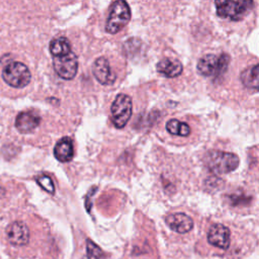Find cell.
I'll list each match as a JSON object with an SVG mask.
<instances>
[{
    "label": "cell",
    "instance_id": "1",
    "mask_svg": "<svg viewBox=\"0 0 259 259\" xmlns=\"http://www.w3.org/2000/svg\"><path fill=\"white\" fill-rule=\"evenodd\" d=\"M206 168L214 174H226L237 169L240 160L239 157L230 152L209 151L204 159Z\"/></svg>",
    "mask_w": 259,
    "mask_h": 259
},
{
    "label": "cell",
    "instance_id": "2",
    "mask_svg": "<svg viewBox=\"0 0 259 259\" xmlns=\"http://www.w3.org/2000/svg\"><path fill=\"white\" fill-rule=\"evenodd\" d=\"M217 14L224 19L238 21L246 16L253 0H214Z\"/></svg>",
    "mask_w": 259,
    "mask_h": 259
},
{
    "label": "cell",
    "instance_id": "3",
    "mask_svg": "<svg viewBox=\"0 0 259 259\" xmlns=\"http://www.w3.org/2000/svg\"><path fill=\"white\" fill-rule=\"evenodd\" d=\"M233 232L223 223H212L205 232V242L208 246L220 251H229L232 248Z\"/></svg>",
    "mask_w": 259,
    "mask_h": 259
},
{
    "label": "cell",
    "instance_id": "4",
    "mask_svg": "<svg viewBox=\"0 0 259 259\" xmlns=\"http://www.w3.org/2000/svg\"><path fill=\"white\" fill-rule=\"evenodd\" d=\"M229 63L230 57L227 54H208L199 59L197 71L205 77H220L227 71Z\"/></svg>",
    "mask_w": 259,
    "mask_h": 259
},
{
    "label": "cell",
    "instance_id": "5",
    "mask_svg": "<svg viewBox=\"0 0 259 259\" xmlns=\"http://www.w3.org/2000/svg\"><path fill=\"white\" fill-rule=\"evenodd\" d=\"M131 20V9L124 0H116L110 7L105 30L110 34L120 31Z\"/></svg>",
    "mask_w": 259,
    "mask_h": 259
},
{
    "label": "cell",
    "instance_id": "6",
    "mask_svg": "<svg viewBox=\"0 0 259 259\" xmlns=\"http://www.w3.org/2000/svg\"><path fill=\"white\" fill-rule=\"evenodd\" d=\"M2 78L11 87L22 88L28 85L31 80V74L27 66L20 62L8 63L3 71Z\"/></svg>",
    "mask_w": 259,
    "mask_h": 259
},
{
    "label": "cell",
    "instance_id": "7",
    "mask_svg": "<svg viewBox=\"0 0 259 259\" xmlns=\"http://www.w3.org/2000/svg\"><path fill=\"white\" fill-rule=\"evenodd\" d=\"M111 121L117 128H122L128 122L133 113V101L132 98L123 93L116 95L111 108Z\"/></svg>",
    "mask_w": 259,
    "mask_h": 259
},
{
    "label": "cell",
    "instance_id": "8",
    "mask_svg": "<svg viewBox=\"0 0 259 259\" xmlns=\"http://www.w3.org/2000/svg\"><path fill=\"white\" fill-rule=\"evenodd\" d=\"M53 66L59 77L65 80H72L78 71V60L73 51H69L54 56Z\"/></svg>",
    "mask_w": 259,
    "mask_h": 259
},
{
    "label": "cell",
    "instance_id": "9",
    "mask_svg": "<svg viewBox=\"0 0 259 259\" xmlns=\"http://www.w3.org/2000/svg\"><path fill=\"white\" fill-rule=\"evenodd\" d=\"M7 240L11 245L23 246L29 241V230L22 222H13L6 229Z\"/></svg>",
    "mask_w": 259,
    "mask_h": 259
},
{
    "label": "cell",
    "instance_id": "10",
    "mask_svg": "<svg viewBox=\"0 0 259 259\" xmlns=\"http://www.w3.org/2000/svg\"><path fill=\"white\" fill-rule=\"evenodd\" d=\"M92 73L95 79L102 85H111L115 81V75L111 71L109 62L104 57H100L94 61Z\"/></svg>",
    "mask_w": 259,
    "mask_h": 259
},
{
    "label": "cell",
    "instance_id": "11",
    "mask_svg": "<svg viewBox=\"0 0 259 259\" xmlns=\"http://www.w3.org/2000/svg\"><path fill=\"white\" fill-rule=\"evenodd\" d=\"M166 225L175 233L186 234L193 228V220L184 212H173L166 217Z\"/></svg>",
    "mask_w": 259,
    "mask_h": 259
},
{
    "label": "cell",
    "instance_id": "12",
    "mask_svg": "<svg viewBox=\"0 0 259 259\" xmlns=\"http://www.w3.org/2000/svg\"><path fill=\"white\" fill-rule=\"evenodd\" d=\"M40 116L31 110L20 112L15 118V127L21 134H28L38 126Z\"/></svg>",
    "mask_w": 259,
    "mask_h": 259
},
{
    "label": "cell",
    "instance_id": "13",
    "mask_svg": "<svg viewBox=\"0 0 259 259\" xmlns=\"http://www.w3.org/2000/svg\"><path fill=\"white\" fill-rule=\"evenodd\" d=\"M54 155L60 162L71 161L74 156L72 140L69 137H64L59 140L54 148Z\"/></svg>",
    "mask_w": 259,
    "mask_h": 259
},
{
    "label": "cell",
    "instance_id": "14",
    "mask_svg": "<svg viewBox=\"0 0 259 259\" xmlns=\"http://www.w3.org/2000/svg\"><path fill=\"white\" fill-rule=\"evenodd\" d=\"M182 64L178 60L163 59L157 64V71L167 78L177 77L182 73Z\"/></svg>",
    "mask_w": 259,
    "mask_h": 259
},
{
    "label": "cell",
    "instance_id": "15",
    "mask_svg": "<svg viewBox=\"0 0 259 259\" xmlns=\"http://www.w3.org/2000/svg\"><path fill=\"white\" fill-rule=\"evenodd\" d=\"M240 79L245 87L259 90V64L243 70L240 74Z\"/></svg>",
    "mask_w": 259,
    "mask_h": 259
},
{
    "label": "cell",
    "instance_id": "16",
    "mask_svg": "<svg viewBox=\"0 0 259 259\" xmlns=\"http://www.w3.org/2000/svg\"><path fill=\"white\" fill-rule=\"evenodd\" d=\"M166 130L171 135L180 136V137H188L190 135V127L186 122H181L177 119H170L166 123Z\"/></svg>",
    "mask_w": 259,
    "mask_h": 259
},
{
    "label": "cell",
    "instance_id": "17",
    "mask_svg": "<svg viewBox=\"0 0 259 259\" xmlns=\"http://www.w3.org/2000/svg\"><path fill=\"white\" fill-rule=\"evenodd\" d=\"M72 51L71 48V44L69 41L68 38H66L65 36H59L56 37L54 39H52V41L50 42V52L52 57L59 55L61 53H66Z\"/></svg>",
    "mask_w": 259,
    "mask_h": 259
},
{
    "label": "cell",
    "instance_id": "18",
    "mask_svg": "<svg viewBox=\"0 0 259 259\" xmlns=\"http://www.w3.org/2000/svg\"><path fill=\"white\" fill-rule=\"evenodd\" d=\"M83 259H105L102 250L94 244L91 240H87L86 243V255Z\"/></svg>",
    "mask_w": 259,
    "mask_h": 259
},
{
    "label": "cell",
    "instance_id": "19",
    "mask_svg": "<svg viewBox=\"0 0 259 259\" xmlns=\"http://www.w3.org/2000/svg\"><path fill=\"white\" fill-rule=\"evenodd\" d=\"M36 181L46 191H48L52 194L55 192V186H54L53 180L50 176H46V175L39 176V177L36 178Z\"/></svg>",
    "mask_w": 259,
    "mask_h": 259
}]
</instances>
